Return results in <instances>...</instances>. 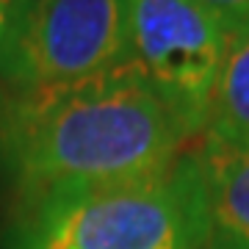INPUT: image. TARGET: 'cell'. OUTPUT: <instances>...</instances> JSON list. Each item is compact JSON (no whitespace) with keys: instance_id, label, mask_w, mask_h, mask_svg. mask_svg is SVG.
Listing matches in <instances>:
<instances>
[{"instance_id":"1","label":"cell","mask_w":249,"mask_h":249,"mask_svg":"<svg viewBox=\"0 0 249 249\" xmlns=\"http://www.w3.org/2000/svg\"><path fill=\"white\" fill-rule=\"evenodd\" d=\"M191 144L133 64L0 100V158L34 202L160 175Z\"/></svg>"},{"instance_id":"2","label":"cell","mask_w":249,"mask_h":249,"mask_svg":"<svg viewBox=\"0 0 249 249\" xmlns=\"http://www.w3.org/2000/svg\"><path fill=\"white\" fill-rule=\"evenodd\" d=\"M28 249H202L205 194L194 150L166 172L36 199Z\"/></svg>"},{"instance_id":"3","label":"cell","mask_w":249,"mask_h":249,"mask_svg":"<svg viewBox=\"0 0 249 249\" xmlns=\"http://www.w3.org/2000/svg\"><path fill=\"white\" fill-rule=\"evenodd\" d=\"M127 64V0H11L0 34V80L47 89Z\"/></svg>"},{"instance_id":"4","label":"cell","mask_w":249,"mask_h":249,"mask_svg":"<svg viewBox=\"0 0 249 249\" xmlns=\"http://www.w3.org/2000/svg\"><path fill=\"white\" fill-rule=\"evenodd\" d=\"M227 36L196 0H127V64L144 75L191 142L205 130Z\"/></svg>"},{"instance_id":"5","label":"cell","mask_w":249,"mask_h":249,"mask_svg":"<svg viewBox=\"0 0 249 249\" xmlns=\"http://www.w3.org/2000/svg\"><path fill=\"white\" fill-rule=\"evenodd\" d=\"M205 194V247L249 249V150L191 144Z\"/></svg>"},{"instance_id":"6","label":"cell","mask_w":249,"mask_h":249,"mask_svg":"<svg viewBox=\"0 0 249 249\" xmlns=\"http://www.w3.org/2000/svg\"><path fill=\"white\" fill-rule=\"evenodd\" d=\"M199 139L224 150H249V31L227 36L222 70Z\"/></svg>"},{"instance_id":"7","label":"cell","mask_w":249,"mask_h":249,"mask_svg":"<svg viewBox=\"0 0 249 249\" xmlns=\"http://www.w3.org/2000/svg\"><path fill=\"white\" fill-rule=\"evenodd\" d=\"M219 22L224 36L249 31V0H196Z\"/></svg>"}]
</instances>
